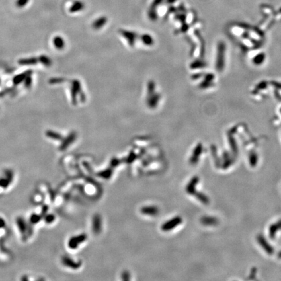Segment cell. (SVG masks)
<instances>
[{"instance_id":"cell-1","label":"cell","mask_w":281,"mask_h":281,"mask_svg":"<svg viewBox=\"0 0 281 281\" xmlns=\"http://www.w3.org/2000/svg\"><path fill=\"white\" fill-rule=\"evenodd\" d=\"M71 98L72 103L74 104V105H76V104L77 103V96L79 94L81 93V85L80 81L77 79H74L72 81V86H71Z\"/></svg>"},{"instance_id":"cell-2","label":"cell","mask_w":281,"mask_h":281,"mask_svg":"<svg viewBox=\"0 0 281 281\" xmlns=\"http://www.w3.org/2000/svg\"><path fill=\"white\" fill-rule=\"evenodd\" d=\"M182 223V219L180 217H176L173 218V219H171L167 222L165 223L162 225L161 229L163 231H169L174 228H175L176 226L180 225Z\"/></svg>"},{"instance_id":"cell-3","label":"cell","mask_w":281,"mask_h":281,"mask_svg":"<svg viewBox=\"0 0 281 281\" xmlns=\"http://www.w3.org/2000/svg\"><path fill=\"white\" fill-rule=\"evenodd\" d=\"M121 34H122L123 37L127 40L129 45L131 46H134L137 38V34L134 32H132V31L126 30L121 31Z\"/></svg>"},{"instance_id":"cell-4","label":"cell","mask_w":281,"mask_h":281,"mask_svg":"<svg viewBox=\"0 0 281 281\" xmlns=\"http://www.w3.org/2000/svg\"><path fill=\"white\" fill-rule=\"evenodd\" d=\"M86 239V236L81 234L79 236L72 237L69 242V245L71 249H76L77 246Z\"/></svg>"},{"instance_id":"cell-5","label":"cell","mask_w":281,"mask_h":281,"mask_svg":"<svg viewBox=\"0 0 281 281\" xmlns=\"http://www.w3.org/2000/svg\"><path fill=\"white\" fill-rule=\"evenodd\" d=\"M76 135H77L76 132H72L70 133V134L62 141V143L61 144V146H60V149L61 150L66 149L70 144H72V143L74 141L76 138Z\"/></svg>"},{"instance_id":"cell-6","label":"cell","mask_w":281,"mask_h":281,"mask_svg":"<svg viewBox=\"0 0 281 281\" xmlns=\"http://www.w3.org/2000/svg\"><path fill=\"white\" fill-rule=\"evenodd\" d=\"M160 100V95L157 93H153L151 95L148 96L147 105L150 108H156L157 104Z\"/></svg>"},{"instance_id":"cell-7","label":"cell","mask_w":281,"mask_h":281,"mask_svg":"<svg viewBox=\"0 0 281 281\" xmlns=\"http://www.w3.org/2000/svg\"><path fill=\"white\" fill-rule=\"evenodd\" d=\"M141 212L143 214L151 215V216H154L156 215L159 212L158 208L154 206H145L142 208Z\"/></svg>"},{"instance_id":"cell-8","label":"cell","mask_w":281,"mask_h":281,"mask_svg":"<svg viewBox=\"0 0 281 281\" xmlns=\"http://www.w3.org/2000/svg\"><path fill=\"white\" fill-rule=\"evenodd\" d=\"M30 74H32V71H31V70H28V71L24 72L23 73L16 75V76H14L13 78L14 84L18 85L21 83L22 82H23L24 80H25L26 77L29 76Z\"/></svg>"},{"instance_id":"cell-9","label":"cell","mask_w":281,"mask_h":281,"mask_svg":"<svg viewBox=\"0 0 281 281\" xmlns=\"http://www.w3.org/2000/svg\"><path fill=\"white\" fill-rule=\"evenodd\" d=\"M53 44H54L55 48L59 50L63 49L65 46V40L61 36H56L53 39Z\"/></svg>"},{"instance_id":"cell-10","label":"cell","mask_w":281,"mask_h":281,"mask_svg":"<svg viewBox=\"0 0 281 281\" xmlns=\"http://www.w3.org/2000/svg\"><path fill=\"white\" fill-rule=\"evenodd\" d=\"M101 227H102V222H101V218L100 217V215H95L93 219V231L95 232V233H98L101 231Z\"/></svg>"},{"instance_id":"cell-11","label":"cell","mask_w":281,"mask_h":281,"mask_svg":"<svg viewBox=\"0 0 281 281\" xmlns=\"http://www.w3.org/2000/svg\"><path fill=\"white\" fill-rule=\"evenodd\" d=\"M38 59L36 57L24 58L18 61V64L20 65H34L37 63Z\"/></svg>"},{"instance_id":"cell-12","label":"cell","mask_w":281,"mask_h":281,"mask_svg":"<svg viewBox=\"0 0 281 281\" xmlns=\"http://www.w3.org/2000/svg\"><path fill=\"white\" fill-rule=\"evenodd\" d=\"M107 22V19L106 17H101L100 18H98L94 22L93 24V28L95 30H99L101 29L103 26Z\"/></svg>"},{"instance_id":"cell-13","label":"cell","mask_w":281,"mask_h":281,"mask_svg":"<svg viewBox=\"0 0 281 281\" xmlns=\"http://www.w3.org/2000/svg\"><path fill=\"white\" fill-rule=\"evenodd\" d=\"M140 38H141L142 42L145 45L152 46L154 44V41L153 38L152 37V36L148 35V34H143V35L140 37Z\"/></svg>"},{"instance_id":"cell-14","label":"cell","mask_w":281,"mask_h":281,"mask_svg":"<svg viewBox=\"0 0 281 281\" xmlns=\"http://www.w3.org/2000/svg\"><path fill=\"white\" fill-rule=\"evenodd\" d=\"M46 137L50 138V139H54V140H61L62 139V136L59 133H57L56 132H54V131L52 130H48L46 132Z\"/></svg>"},{"instance_id":"cell-15","label":"cell","mask_w":281,"mask_h":281,"mask_svg":"<svg viewBox=\"0 0 281 281\" xmlns=\"http://www.w3.org/2000/svg\"><path fill=\"white\" fill-rule=\"evenodd\" d=\"M38 61H40L41 63L46 67H50L52 64V60L50 59V57L44 55H40L38 58Z\"/></svg>"},{"instance_id":"cell-16","label":"cell","mask_w":281,"mask_h":281,"mask_svg":"<svg viewBox=\"0 0 281 281\" xmlns=\"http://www.w3.org/2000/svg\"><path fill=\"white\" fill-rule=\"evenodd\" d=\"M197 182V178H193L190 181V182L189 183V184L187 186V188H186V190H187V191L189 193H192V192H193V191L195 190V186L196 185Z\"/></svg>"},{"instance_id":"cell-17","label":"cell","mask_w":281,"mask_h":281,"mask_svg":"<svg viewBox=\"0 0 281 281\" xmlns=\"http://www.w3.org/2000/svg\"><path fill=\"white\" fill-rule=\"evenodd\" d=\"M154 91H155L154 82L152 81H150L149 83H148V89H147L148 96L154 93Z\"/></svg>"},{"instance_id":"cell-18","label":"cell","mask_w":281,"mask_h":281,"mask_svg":"<svg viewBox=\"0 0 281 281\" xmlns=\"http://www.w3.org/2000/svg\"><path fill=\"white\" fill-rule=\"evenodd\" d=\"M24 87H26L27 89L30 88L31 85H32V77H31V74H30L29 76L26 77V78L24 81Z\"/></svg>"},{"instance_id":"cell-19","label":"cell","mask_w":281,"mask_h":281,"mask_svg":"<svg viewBox=\"0 0 281 281\" xmlns=\"http://www.w3.org/2000/svg\"><path fill=\"white\" fill-rule=\"evenodd\" d=\"M71 260L70 259H69V258H67L65 260H64V263L66 265H69V267L70 268H77V266L79 267V265L77 266V264L76 263H74V262H72V261H70Z\"/></svg>"},{"instance_id":"cell-20","label":"cell","mask_w":281,"mask_h":281,"mask_svg":"<svg viewBox=\"0 0 281 281\" xmlns=\"http://www.w3.org/2000/svg\"><path fill=\"white\" fill-rule=\"evenodd\" d=\"M82 7H83V6H82L81 4L79 3H76L72 7V8L70 9V12H72V13H75V12L79 11L82 9Z\"/></svg>"},{"instance_id":"cell-21","label":"cell","mask_w":281,"mask_h":281,"mask_svg":"<svg viewBox=\"0 0 281 281\" xmlns=\"http://www.w3.org/2000/svg\"><path fill=\"white\" fill-rule=\"evenodd\" d=\"M63 81L64 79L62 78H52L50 80V83L51 84H56V83H59Z\"/></svg>"},{"instance_id":"cell-22","label":"cell","mask_w":281,"mask_h":281,"mask_svg":"<svg viewBox=\"0 0 281 281\" xmlns=\"http://www.w3.org/2000/svg\"><path fill=\"white\" fill-rule=\"evenodd\" d=\"M3 225H4V221L2 219H0V227L3 226Z\"/></svg>"}]
</instances>
